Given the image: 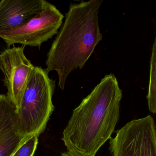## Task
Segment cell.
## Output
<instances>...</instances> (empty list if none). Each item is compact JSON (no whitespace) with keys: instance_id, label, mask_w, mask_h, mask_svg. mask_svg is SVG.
I'll return each mask as SVG.
<instances>
[{"instance_id":"cell-9","label":"cell","mask_w":156,"mask_h":156,"mask_svg":"<svg viewBox=\"0 0 156 156\" xmlns=\"http://www.w3.org/2000/svg\"><path fill=\"white\" fill-rule=\"evenodd\" d=\"M156 39L152 48L150 59V73L148 92L147 95L148 106L150 112L156 113Z\"/></svg>"},{"instance_id":"cell-5","label":"cell","mask_w":156,"mask_h":156,"mask_svg":"<svg viewBox=\"0 0 156 156\" xmlns=\"http://www.w3.org/2000/svg\"><path fill=\"white\" fill-rule=\"evenodd\" d=\"M64 16L45 1L42 9L28 23L20 28L0 34V38L9 47L15 44L40 48L44 42L57 34Z\"/></svg>"},{"instance_id":"cell-8","label":"cell","mask_w":156,"mask_h":156,"mask_svg":"<svg viewBox=\"0 0 156 156\" xmlns=\"http://www.w3.org/2000/svg\"><path fill=\"white\" fill-rule=\"evenodd\" d=\"M28 139L19 134L16 108L0 94V156H12Z\"/></svg>"},{"instance_id":"cell-3","label":"cell","mask_w":156,"mask_h":156,"mask_svg":"<svg viewBox=\"0 0 156 156\" xmlns=\"http://www.w3.org/2000/svg\"><path fill=\"white\" fill-rule=\"evenodd\" d=\"M42 67L34 66L17 110L18 131L23 138L39 137L55 109L52 97L55 82Z\"/></svg>"},{"instance_id":"cell-2","label":"cell","mask_w":156,"mask_h":156,"mask_svg":"<svg viewBox=\"0 0 156 156\" xmlns=\"http://www.w3.org/2000/svg\"><path fill=\"white\" fill-rule=\"evenodd\" d=\"M101 0L71 4L65 20L47 54L46 70L55 71L63 90L68 75L82 69L103 39L98 24Z\"/></svg>"},{"instance_id":"cell-6","label":"cell","mask_w":156,"mask_h":156,"mask_svg":"<svg viewBox=\"0 0 156 156\" xmlns=\"http://www.w3.org/2000/svg\"><path fill=\"white\" fill-rule=\"evenodd\" d=\"M24 46H13L0 53V69L4 76L9 101L20 109L23 97L34 66L27 59Z\"/></svg>"},{"instance_id":"cell-10","label":"cell","mask_w":156,"mask_h":156,"mask_svg":"<svg viewBox=\"0 0 156 156\" xmlns=\"http://www.w3.org/2000/svg\"><path fill=\"white\" fill-rule=\"evenodd\" d=\"M37 136H33L25 141L12 156H34L38 143Z\"/></svg>"},{"instance_id":"cell-4","label":"cell","mask_w":156,"mask_h":156,"mask_svg":"<svg viewBox=\"0 0 156 156\" xmlns=\"http://www.w3.org/2000/svg\"><path fill=\"white\" fill-rule=\"evenodd\" d=\"M111 156H156V126L148 115L128 122L109 139Z\"/></svg>"},{"instance_id":"cell-11","label":"cell","mask_w":156,"mask_h":156,"mask_svg":"<svg viewBox=\"0 0 156 156\" xmlns=\"http://www.w3.org/2000/svg\"><path fill=\"white\" fill-rule=\"evenodd\" d=\"M61 156H84L83 154L72 150H67L61 154Z\"/></svg>"},{"instance_id":"cell-7","label":"cell","mask_w":156,"mask_h":156,"mask_svg":"<svg viewBox=\"0 0 156 156\" xmlns=\"http://www.w3.org/2000/svg\"><path fill=\"white\" fill-rule=\"evenodd\" d=\"M44 0L0 2V34L23 27L42 9Z\"/></svg>"},{"instance_id":"cell-1","label":"cell","mask_w":156,"mask_h":156,"mask_svg":"<svg viewBox=\"0 0 156 156\" xmlns=\"http://www.w3.org/2000/svg\"><path fill=\"white\" fill-rule=\"evenodd\" d=\"M122 97L116 76L106 75L73 111L62 137L67 149L95 156L115 130Z\"/></svg>"}]
</instances>
